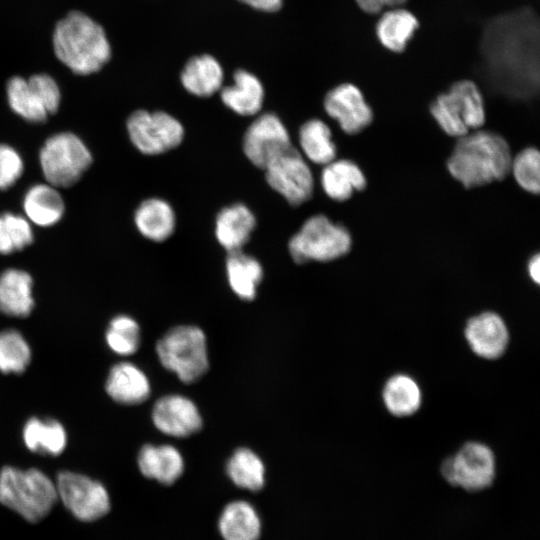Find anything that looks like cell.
Listing matches in <instances>:
<instances>
[{
  "mask_svg": "<svg viewBox=\"0 0 540 540\" xmlns=\"http://www.w3.org/2000/svg\"><path fill=\"white\" fill-rule=\"evenodd\" d=\"M481 51L491 74L509 87L536 88L539 26L531 9L499 15L485 27Z\"/></svg>",
  "mask_w": 540,
  "mask_h": 540,
  "instance_id": "obj_1",
  "label": "cell"
},
{
  "mask_svg": "<svg viewBox=\"0 0 540 540\" xmlns=\"http://www.w3.org/2000/svg\"><path fill=\"white\" fill-rule=\"evenodd\" d=\"M52 44L57 59L78 75L99 71L111 58L104 28L81 11H71L57 22Z\"/></svg>",
  "mask_w": 540,
  "mask_h": 540,
  "instance_id": "obj_2",
  "label": "cell"
},
{
  "mask_svg": "<svg viewBox=\"0 0 540 540\" xmlns=\"http://www.w3.org/2000/svg\"><path fill=\"white\" fill-rule=\"evenodd\" d=\"M511 162L508 143L496 133L481 130L459 137L447 167L465 188H473L502 180Z\"/></svg>",
  "mask_w": 540,
  "mask_h": 540,
  "instance_id": "obj_3",
  "label": "cell"
},
{
  "mask_svg": "<svg viewBox=\"0 0 540 540\" xmlns=\"http://www.w3.org/2000/svg\"><path fill=\"white\" fill-rule=\"evenodd\" d=\"M58 498L55 482L42 471L6 466L0 471V503L29 522H38Z\"/></svg>",
  "mask_w": 540,
  "mask_h": 540,
  "instance_id": "obj_4",
  "label": "cell"
},
{
  "mask_svg": "<svg viewBox=\"0 0 540 540\" xmlns=\"http://www.w3.org/2000/svg\"><path fill=\"white\" fill-rule=\"evenodd\" d=\"M156 351L163 367L184 383L197 381L209 368L206 337L196 326L171 328L157 342Z\"/></svg>",
  "mask_w": 540,
  "mask_h": 540,
  "instance_id": "obj_5",
  "label": "cell"
},
{
  "mask_svg": "<svg viewBox=\"0 0 540 540\" xmlns=\"http://www.w3.org/2000/svg\"><path fill=\"white\" fill-rule=\"evenodd\" d=\"M430 112L438 125L450 136L461 137L485 122L483 96L471 80L455 82L447 92L432 102Z\"/></svg>",
  "mask_w": 540,
  "mask_h": 540,
  "instance_id": "obj_6",
  "label": "cell"
},
{
  "mask_svg": "<svg viewBox=\"0 0 540 540\" xmlns=\"http://www.w3.org/2000/svg\"><path fill=\"white\" fill-rule=\"evenodd\" d=\"M39 162L48 184L70 187L88 169L92 156L78 136L62 132L45 141L39 152Z\"/></svg>",
  "mask_w": 540,
  "mask_h": 540,
  "instance_id": "obj_7",
  "label": "cell"
},
{
  "mask_svg": "<svg viewBox=\"0 0 540 540\" xmlns=\"http://www.w3.org/2000/svg\"><path fill=\"white\" fill-rule=\"evenodd\" d=\"M288 247L293 260L299 264L311 260L331 261L349 251L351 236L326 216L315 215L290 239Z\"/></svg>",
  "mask_w": 540,
  "mask_h": 540,
  "instance_id": "obj_8",
  "label": "cell"
},
{
  "mask_svg": "<svg viewBox=\"0 0 540 540\" xmlns=\"http://www.w3.org/2000/svg\"><path fill=\"white\" fill-rule=\"evenodd\" d=\"M440 472L451 486L478 492L493 484L496 474L495 456L487 445L467 442L443 461Z\"/></svg>",
  "mask_w": 540,
  "mask_h": 540,
  "instance_id": "obj_9",
  "label": "cell"
},
{
  "mask_svg": "<svg viewBox=\"0 0 540 540\" xmlns=\"http://www.w3.org/2000/svg\"><path fill=\"white\" fill-rule=\"evenodd\" d=\"M131 142L142 153L157 155L177 147L183 140L182 124L172 115L137 110L127 120Z\"/></svg>",
  "mask_w": 540,
  "mask_h": 540,
  "instance_id": "obj_10",
  "label": "cell"
},
{
  "mask_svg": "<svg viewBox=\"0 0 540 540\" xmlns=\"http://www.w3.org/2000/svg\"><path fill=\"white\" fill-rule=\"evenodd\" d=\"M55 485L58 497L78 520L95 521L110 510L106 488L86 475L62 471L57 475Z\"/></svg>",
  "mask_w": 540,
  "mask_h": 540,
  "instance_id": "obj_11",
  "label": "cell"
},
{
  "mask_svg": "<svg viewBox=\"0 0 540 540\" xmlns=\"http://www.w3.org/2000/svg\"><path fill=\"white\" fill-rule=\"evenodd\" d=\"M268 184L291 205L307 201L313 192L312 172L292 145L274 156L264 167Z\"/></svg>",
  "mask_w": 540,
  "mask_h": 540,
  "instance_id": "obj_12",
  "label": "cell"
},
{
  "mask_svg": "<svg viewBox=\"0 0 540 540\" xmlns=\"http://www.w3.org/2000/svg\"><path fill=\"white\" fill-rule=\"evenodd\" d=\"M288 131L273 113H265L254 120L244 134L243 150L256 167L264 169L277 154L291 146Z\"/></svg>",
  "mask_w": 540,
  "mask_h": 540,
  "instance_id": "obj_13",
  "label": "cell"
},
{
  "mask_svg": "<svg viewBox=\"0 0 540 540\" xmlns=\"http://www.w3.org/2000/svg\"><path fill=\"white\" fill-rule=\"evenodd\" d=\"M324 108L347 134L359 133L373 119L372 109L363 93L351 83H342L331 89L324 98Z\"/></svg>",
  "mask_w": 540,
  "mask_h": 540,
  "instance_id": "obj_14",
  "label": "cell"
},
{
  "mask_svg": "<svg viewBox=\"0 0 540 540\" xmlns=\"http://www.w3.org/2000/svg\"><path fill=\"white\" fill-rule=\"evenodd\" d=\"M155 427L173 437H187L202 427L197 406L182 395H166L157 400L152 410Z\"/></svg>",
  "mask_w": 540,
  "mask_h": 540,
  "instance_id": "obj_15",
  "label": "cell"
},
{
  "mask_svg": "<svg viewBox=\"0 0 540 540\" xmlns=\"http://www.w3.org/2000/svg\"><path fill=\"white\" fill-rule=\"evenodd\" d=\"M464 335L471 350L477 356L488 360L501 357L509 343V332L504 320L490 311L470 318Z\"/></svg>",
  "mask_w": 540,
  "mask_h": 540,
  "instance_id": "obj_16",
  "label": "cell"
},
{
  "mask_svg": "<svg viewBox=\"0 0 540 540\" xmlns=\"http://www.w3.org/2000/svg\"><path fill=\"white\" fill-rule=\"evenodd\" d=\"M217 528L223 540H259L262 520L250 502L234 500L222 509Z\"/></svg>",
  "mask_w": 540,
  "mask_h": 540,
  "instance_id": "obj_17",
  "label": "cell"
},
{
  "mask_svg": "<svg viewBox=\"0 0 540 540\" xmlns=\"http://www.w3.org/2000/svg\"><path fill=\"white\" fill-rule=\"evenodd\" d=\"M138 467L146 478L163 485L174 484L183 474L184 460L171 445H144L138 454Z\"/></svg>",
  "mask_w": 540,
  "mask_h": 540,
  "instance_id": "obj_18",
  "label": "cell"
},
{
  "mask_svg": "<svg viewBox=\"0 0 540 540\" xmlns=\"http://www.w3.org/2000/svg\"><path fill=\"white\" fill-rule=\"evenodd\" d=\"M106 392L116 402L134 405L150 395V383L145 373L130 362L114 365L106 380Z\"/></svg>",
  "mask_w": 540,
  "mask_h": 540,
  "instance_id": "obj_19",
  "label": "cell"
},
{
  "mask_svg": "<svg viewBox=\"0 0 540 540\" xmlns=\"http://www.w3.org/2000/svg\"><path fill=\"white\" fill-rule=\"evenodd\" d=\"M180 80L184 89L198 97H209L220 91L224 71L220 62L210 54L191 57L184 65Z\"/></svg>",
  "mask_w": 540,
  "mask_h": 540,
  "instance_id": "obj_20",
  "label": "cell"
},
{
  "mask_svg": "<svg viewBox=\"0 0 540 540\" xmlns=\"http://www.w3.org/2000/svg\"><path fill=\"white\" fill-rule=\"evenodd\" d=\"M221 100L225 106L242 116L257 114L263 105L264 87L253 73L238 69L233 74V83L221 88Z\"/></svg>",
  "mask_w": 540,
  "mask_h": 540,
  "instance_id": "obj_21",
  "label": "cell"
},
{
  "mask_svg": "<svg viewBox=\"0 0 540 540\" xmlns=\"http://www.w3.org/2000/svg\"><path fill=\"white\" fill-rule=\"evenodd\" d=\"M256 225L253 213L244 204L225 207L216 218L215 235L228 253L241 250Z\"/></svg>",
  "mask_w": 540,
  "mask_h": 540,
  "instance_id": "obj_22",
  "label": "cell"
},
{
  "mask_svg": "<svg viewBox=\"0 0 540 540\" xmlns=\"http://www.w3.org/2000/svg\"><path fill=\"white\" fill-rule=\"evenodd\" d=\"M418 28L419 21L412 12L401 7H392L379 17L375 33L384 48L393 53H401Z\"/></svg>",
  "mask_w": 540,
  "mask_h": 540,
  "instance_id": "obj_23",
  "label": "cell"
},
{
  "mask_svg": "<svg viewBox=\"0 0 540 540\" xmlns=\"http://www.w3.org/2000/svg\"><path fill=\"white\" fill-rule=\"evenodd\" d=\"M32 277L19 269L0 274V312L11 317H27L32 312Z\"/></svg>",
  "mask_w": 540,
  "mask_h": 540,
  "instance_id": "obj_24",
  "label": "cell"
},
{
  "mask_svg": "<svg viewBox=\"0 0 540 540\" xmlns=\"http://www.w3.org/2000/svg\"><path fill=\"white\" fill-rule=\"evenodd\" d=\"M64 202L50 184L38 183L31 186L23 199V209L30 222L48 227L60 221L64 213Z\"/></svg>",
  "mask_w": 540,
  "mask_h": 540,
  "instance_id": "obj_25",
  "label": "cell"
},
{
  "mask_svg": "<svg viewBox=\"0 0 540 540\" xmlns=\"http://www.w3.org/2000/svg\"><path fill=\"white\" fill-rule=\"evenodd\" d=\"M324 192L333 200L349 199L354 191L366 186V179L361 169L349 160H333L325 165L321 174Z\"/></svg>",
  "mask_w": 540,
  "mask_h": 540,
  "instance_id": "obj_26",
  "label": "cell"
},
{
  "mask_svg": "<svg viewBox=\"0 0 540 540\" xmlns=\"http://www.w3.org/2000/svg\"><path fill=\"white\" fill-rule=\"evenodd\" d=\"M134 221L139 232L149 240L161 242L173 233L175 214L165 200L152 198L137 208Z\"/></svg>",
  "mask_w": 540,
  "mask_h": 540,
  "instance_id": "obj_27",
  "label": "cell"
},
{
  "mask_svg": "<svg viewBox=\"0 0 540 540\" xmlns=\"http://www.w3.org/2000/svg\"><path fill=\"white\" fill-rule=\"evenodd\" d=\"M26 447L41 455L57 456L67 444V435L62 424L54 419L30 418L23 428Z\"/></svg>",
  "mask_w": 540,
  "mask_h": 540,
  "instance_id": "obj_28",
  "label": "cell"
},
{
  "mask_svg": "<svg viewBox=\"0 0 540 540\" xmlns=\"http://www.w3.org/2000/svg\"><path fill=\"white\" fill-rule=\"evenodd\" d=\"M228 282L233 292L243 300H253L262 280L261 264L241 250L229 252L226 260Z\"/></svg>",
  "mask_w": 540,
  "mask_h": 540,
  "instance_id": "obj_29",
  "label": "cell"
},
{
  "mask_svg": "<svg viewBox=\"0 0 540 540\" xmlns=\"http://www.w3.org/2000/svg\"><path fill=\"white\" fill-rule=\"evenodd\" d=\"M382 398L392 415L404 417L414 414L420 408L422 394L418 383L412 377L396 374L386 381Z\"/></svg>",
  "mask_w": 540,
  "mask_h": 540,
  "instance_id": "obj_30",
  "label": "cell"
},
{
  "mask_svg": "<svg viewBox=\"0 0 540 540\" xmlns=\"http://www.w3.org/2000/svg\"><path fill=\"white\" fill-rule=\"evenodd\" d=\"M226 472L234 485L256 492L265 484V466L260 457L248 448H238L226 464Z\"/></svg>",
  "mask_w": 540,
  "mask_h": 540,
  "instance_id": "obj_31",
  "label": "cell"
},
{
  "mask_svg": "<svg viewBox=\"0 0 540 540\" xmlns=\"http://www.w3.org/2000/svg\"><path fill=\"white\" fill-rule=\"evenodd\" d=\"M299 142L305 156L313 163L326 165L335 159L331 131L320 119H311L301 126Z\"/></svg>",
  "mask_w": 540,
  "mask_h": 540,
  "instance_id": "obj_32",
  "label": "cell"
},
{
  "mask_svg": "<svg viewBox=\"0 0 540 540\" xmlns=\"http://www.w3.org/2000/svg\"><path fill=\"white\" fill-rule=\"evenodd\" d=\"M7 100L10 108L29 122H44L48 112L39 97L30 87L27 79L20 76L10 78L6 85Z\"/></svg>",
  "mask_w": 540,
  "mask_h": 540,
  "instance_id": "obj_33",
  "label": "cell"
},
{
  "mask_svg": "<svg viewBox=\"0 0 540 540\" xmlns=\"http://www.w3.org/2000/svg\"><path fill=\"white\" fill-rule=\"evenodd\" d=\"M30 360V347L20 332L14 329L0 332V371L2 373H22Z\"/></svg>",
  "mask_w": 540,
  "mask_h": 540,
  "instance_id": "obj_34",
  "label": "cell"
},
{
  "mask_svg": "<svg viewBox=\"0 0 540 540\" xmlns=\"http://www.w3.org/2000/svg\"><path fill=\"white\" fill-rule=\"evenodd\" d=\"M33 242V231L27 218L6 212L0 215V254L20 251Z\"/></svg>",
  "mask_w": 540,
  "mask_h": 540,
  "instance_id": "obj_35",
  "label": "cell"
},
{
  "mask_svg": "<svg viewBox=\"0 0 540 540\" xmlns=\"http://www.w3.org/2000/svg\"><path fill=\"white\" fill-rule=\"evenodd\" d=\"M106 342L116 354H134L140 345V327L131 317L119 315L113 318L106 331Z\"/></svg>",
  "mask_w": 540,
  "mask_h": 540,
  "instance_id": "obj_36",
  "label": "cell"
},
{
  "mask_svg": "<svg viewBox=\"0 0 540 540\" xmlns=\"http://www.w3.org/2000/svg\"><path fill=\"white\" fill-rule=\"evenodd\" d=\"M513 176L526 191L537 194L540 190V155L537 149L521 151L511 162Z\"/></svg>",
  "mask_w": 540,
  "mask_h": 540,
  "instance_id": "obj_37",
  "label": "cell"
},
{
  "mask_svg": "<svg viewBox=\"0 0 540 540\" xmlns=\"http://www.w3.org/2000/svg\"><path fill=\"white\" fill-rule=\"evenodd\" d=\"M28 84L39 97L48 114L57 112L61 93L56 81L48 74L38 73L27 79Z\"/></svg>",
  "mask_w": 540,
  "mask_h": 540,
  "instance_id": "obj_38",
  "label": "cell"
},
{
  "mask_svg": "<svg viewBox=\"0 0 540 540\" xmlns=\"http://www.w3.org/2000/svg\"><path fill=\"white\" fill-rule=\"evenodd\" d=\"M23 169L19 153L7 144H0V190L13 186L21 177Z\"/></svg>",
  "mask_w": 540,
  "mask_h": 540,
  "instance_id": "obj_39",
  "label": "cell"
},
{
  "mask_svg": "<svg viewBox=\"0 0 540 540\" xmlns=\"http://www.w3.org/2000/svg\"><path fill=\"white\" fill-rule=\"evenodd\" d=\"M245 5L265 13L278 11L283 4V0H239Z\"/></svg>",
  "mask_w": 540,
  "mask_h": 540,
  "instance_id": "obj_40",
  "label": "cell"
},
{
  "mask_svg": "<svg viewBox=\"0 0 540 540\" xmlns=\"http://www.w3.org/2000/svg\"><path fill=\"white\" fill-rule=\"evenodd\" d=\"M357 6L367 14H378L385 7L383 0H355Z\"/></svg>",
  "mask_w": 540,
  "mask_h": 540,
  "instance_id": "obj_41",
  "label": "cell"
},
{
  "mask_svg": "<svg viewBox=\"0 0 540 540\" xmlns=\"http://www.w3.org/2000/svg\"><path fill=\"white\" fill-rule=\"evenodd\" d=\"M528 273L532 281L535 282L536 284H539L540 282V256L539 254H535L529 260Z\"/></svg>",
  "mask_w": 540,
  "mask_h": 540,
  "instance_id": "obj_42",
  "label": "cell"
},
{
  "mask_svg": "<svg viewBox=\"0 0 540 540\" xmlns=\"http://www.w3.org/2000/svg\"><path fill=\"white\" fill-rule=\"evenodd\" d=\"M408 0H383L385 6L389 7H399L402 4L406 3Z\"/></svg>",
  "mask_w": 540,
  "mask_h": 540,
  "instance_id": "obj_43",
  "label": "cell"
}]
</instances>
